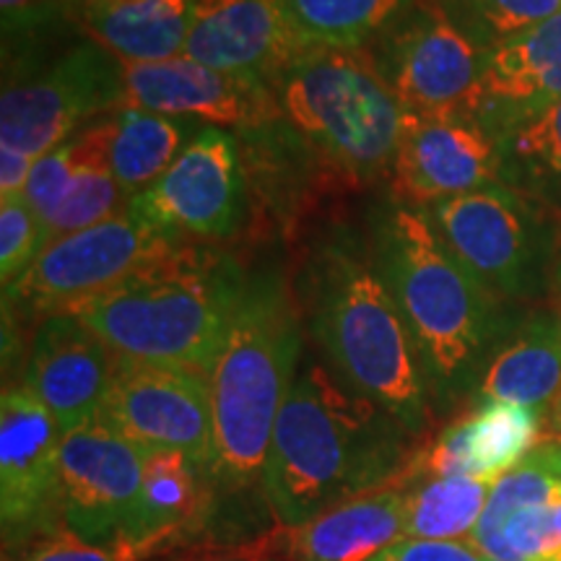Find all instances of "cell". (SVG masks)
<instances>
[{
    "mask_svg": "<svg viewBox=\"0 0 561 561\" xmlns=\"http://www.w3.org/2000/svg\"><path fill=\"white\" fill-rule=\"evenodd\" d=\"M42 252V227L24 198L0 201V280L13 289Z\"/></svg>",
    "mask_w": 561,
    "mask_h": 561,
    "instance_id": "obj_32",
    "label": "cell"
},
{
    "mask_svg": "<svg viewBox=\"0 0 561 561\" xmlns=\"http://www.w3.org/2000/svg\"><path fill=\"white\" fill-rule=\"evenodd\" d=\"M375 58L403 115H476L481 50L426 0L385 34Z\"/></svg>",
    "mask_w": 561,
    "mask_h": 561,
    "instance_id": "obj_12",
    "label": "cell"
},
{
    "mask_svg": "<svg viewBox=\"0 0 561 561\" xmlns=\"http://www.w3.org/2000/svg\"><path fill=\"white\" fill-rule=\"evenodd\" d=\"M403 486L405 538L458 541L471 538L494 483L466 476H411Z\"/></svg>",
    "mask_w": 561,
    "mask_h": 561,
    "instance_id": "obj_27",
    "label": "cell"
},
{
    "mask_svg": "<svg viewBox=\"0 0 561 561\" xmlns=\"http://www.w3.org/2000/svg\"><path fill=\"white\" fill-rule=\"evenodd\" d=\"M301 356V328L289 289L278 276L244 278L227 341L210 371L216 466L224 486L263 481L273 430Z\"/></svg>",
    "mask_w": 561,
    "mask_h": 561,
    "instance_id": "obj_4",
    "label": "cell"
},
{
    "mask_svg": "<svg viewBox=\"0 0 561 561\" xmlns=\"http://www.w3.org/2000/svg\"><path fill=\"white\" fill-rule=\"evenodd\" d=\"M479 50H491L515 34L557 16L559 0H426Z\"/></svg>",
    "mask_w": 561,
    "mask_h": 561,
    "instance_id": "obj_30",
    "label": "cell"
},
{
    "mask_svg": "<svg viewBox=\"0 0 561 561\" xmlns=\"http://www.w3.org/2000/svg\"><path fill=\"white\" fill-rule=\"evenodd\" d=\"M371 257L409 328L426 392L447 405L479 377L494 331V299L455 261L424 208L392 203L382 210Z\"/></svg>",
    "mask_w": 561,
    "mask_h": 561,
    "instance_id": "obj_2",
    "label": "cell"
},
{
    "mask_svg": "<svg viewBox=\"0 0 561 561\" xmlns=\"http://www.w3.org/2000/svg\"><path fill=\"white\" fill-rule=\"evenodd\" d=\"M130 198L117 185L110 167H81L62 198L45 224H42V250L50 248L62 237L104 224L123 210H128Z\"/></svg>",
    "mask_w": 561,
    "mask_h": 561,
    "instance_id": "obj_31",
    "label": "cell"
},
{
    "mask_svg": "<svg viewBox=\"0 0 561 561\" xmlns=\"http://www.w3.org/2000/svg\"><path fill=\"white\" fill-rule=\"evenodd\" d=\"M5 561H128L121 549H112V546H96L83 541L76 536L73 530H68L66 525L55 528L47 536L37 538L30 546H24L21 559Z\"/></svg>",
    "mask_w": 561,
    "mask_h": 561,
    "instance_id": "obj_34",
    "label": "cell"
},
{
    "mask_svg": "<svg viewBox=\"0 0 561 561\" xmlns=\"http://www.w3.org/2000/svg\"><path fill=\"white\" fill-rule=\"evenodd\" d=\"M284 121L354 180L390 174L403 107L369 47H312L276 87Z\"/></svg>",
    "mask_w": 561,
    "mask_h": 561,
    "instance_id": "obj_6",
    "label": "cell"
},
{
    "mask_svg": "<svg viewBox=\"0 0 561 561\" xmlns=\"http://www.w3.org/2000/svg\"><path fill=\"white\" fill-rule=\"evenodd\" d=\"M561 100V11L481 53L476 115L491 136Z\"/></svg>",
    "mask_w": 561,
    "mask_h": 561,
    "instance_id": "obj_19",
    "label": "cell"
},
{
    "mask_svg": "<svg viewBox=\"0 0 561 561\" xmlns=\"http://www.w3.org/2000/svg\"><path fill=\"white\" fill-rule=\"evenodd\" d=\"M551 286L557 291V297L561 301V219H559V231L557 240H553V255H551Z\"/></svg>",
    "mask_w": 561,
    "mask_h": 561,
    "instance_id": "obj_39",
    "label": "cell"
},
{
    "mask_svg": "<svg viewBox=\"0 0 561 561\" xmlns=\"http://www.w3.org/2000/svg\"><path fill=\"white\" fill-rule=\"evenodd\" d=\"M117 354L68 312L42 320L26 362V390L45 403L68 434L100 419Z\"/></svg>",
    "mask_w": 561,
    "mask_h": 561,
    "instance_id": "obj_18",
    "label": "cell"
},
{
    "mask_svg": "<svg viewBox=\"0 0 561 561\" xmlns=\"http://www.w3.org/2000/svg\"><path fill=\"white\" fill-rule=\"evenodd\" d=\"M543 416L515 403H483L453 421L419 453V476H466L496 483L538 447Z\"/></svg>",
    "mask_w": 561,
    "mask_h": 561,
    "instance_id": "obj_21",
    "label": "cell"
},
{
    "mask_svg": "<svg viewBox=\"0 0 561 561\" xmlns=\"http://www.w3.org/2000/svg\"><path fill=\"white\" fill-rule=\"evenodd\" d=\"M123 66L94 42H83L32 81L11 83L0 100V146L30 159L73 138L91 117L123 107Z\"/></svg>",
    "mask_w": 561,
    "mask_h": 561,
    "instance_id": "obj_9",
    "label": "cell"
},
{
    "mask_svg": "<svg viewBox=\"0 0 561 561\" xmlns=\"http://www.w3.org/2000/svg\"><path fill=\"white\" fill-rule=\"evenodd\" d=\"M455 261L479 280L491 299L536 291L551 271L553 244L546 242V216L502 182L424 208Z\"/></svg>",
    "mask_w": 561,
    "mask_h": 561,
    "instance_id": "obj_7",
    "label": "cell"
},
{
    "mask_svg": "<svg viewBox=\"0 0 561 561\" xmlns=\"http://www.w3.org/2000/svg\"><path fill=\"white\" fill-rule=\"evenodd\" d=\"M32 170L34 159L0 146V195H3V201L21 198V195H24Z\"/></svg>",
    "mask_w": 561,
    "mask_h": 561,
    "instance_id": "obj_37",
    "label": "cell"
},
{
    "mask_svg": "<svg viewBox=\"0 0 561 561\" xmlns=\"http://www.w3.org/2000/svg\"><path fill=\"white\" fill-rule=\"evenodd\" d=\"M312 333L343 385L398 421L411 437L432 421L416 348L375 257L341 244L312 268Z\"/></svg>",
    "mask_w": 561,
    "mask_h": 561,
    "instance_id": "obj_5",
    "label": "cell"
},
{
    "mask_svg": "<svg viewBox=\"0 0 561 561\" xmlns=\"http://www.w3.org/2000/svg\"><path fill=\"white\" fill-rule=\"evenodd\" d=\"M561 392V314H536L491 356L479 380L483 403L551 411Z\"/></svg>",
    "mask_w": 561,
    "mask_h": 561,
    "instance_id": "obj_24",
    "label": "cell"
},
{
    "mask_svg": "<svg viewBox=\"0 0 561 561\" xmlns=\"http://www.w3.org/2000/svg\"><path fill=\"white\" fill-rule=\"evenodd\" d=\"M174 244L178 240L159 234L123 210L115 219L62 237L42 250L26 276L3 291V297L11 294V301L50 318L112 289Z\"/></svg>",
    "mask_w": 561,
    "mask_h": 561,
    "instance_id": "obj_13",
    "label": "cell"
},
{
    "mask_svg": "<svg viewBox=\"0 0 561 561\" xmlns=\"http://www.w3.org/2000/svg\"><path fill=\"white\" fill-rule=\"evenodd\" d=\"M546 426H549L551 439L553 442H561V392H559L557 401H553L551 411L546 413Z\"/></svg>",
    "mask_w": 561,
    "mask_h": 561,
    "instance_id": "obj_40",
    "label": "cell"
},
{
    "mask_svg": "<svg viewBox=\"0 0 561 561\" xmlns=\"http://www.w3.org/2000/svg\"><path fill=\"white\" fill-rule=\"evenodd\" d=\"M242 206L244 174L237 138L206 125L164 178L130 198L128 214L178 242L185 237L221 240L240 227Z\"/></svg>",
    "mask_w": 561,
    "mask_h": 561,
    "instance_id": "obj_11",
    "label": "cell"
},
{
    "mask_svg": "<svg viewBox=\"0 0 561 561\" xmlns=\"http://www.w3.org/2000/svg\"><path fill=\"white\" fill-rule=\"evenodd\" d=\"M100 419L138 447L182 453L214 476V398L203 371L117 354Z\"/></svg>",
    "mask_w": 561,
    "mask_h": 561,
    "instance_id": "obj_8",
    "label": "cell"
},
{
    "mask_svg": "<svg viewBox=\"0 0 561 561\" xmlns=\"http://www.w3.org/2000/svg\"><path fill=\"white\" fill-rule=\"evenodd\" d=\"M500 182L561 219V100L496 136Z\"/></svg>",
    "mask_w": 561,
    "mask_h": 561,
    "instance_id": "obj_26",
    "label": "cell"
},
{
    "mask_svg": "<svg viewBox=\"0 0 561 561\" xmlns=\"http://www.w3.org/2000/svg\"><path fill=\"white\" fill-rule=\"evenodd\" d=\"M559 3H561V0H559Z\"/></svg>",
    "mask_w": 561,
    "mask_h": 561,
    "instance_id": "obj_43",
    "label": "cell"
},
{
    "mask_svg": "<svg viewBox=\"0 0 561 561\" xmlns=\"http://www.w3.org/2000/svg\"><path fill=\"white\" fill-rule=\"evenodd\" d=\"M297 37L310 47H364L385 37L413 0H280Z\"/></svg>",
    "mask_w": 561,
    "mask_h": 561,
    "instance_id": "obj_29",
    "label": "cell"
},
{
    "mask_svg": "<svg viewBox=\"0 0 561 561\" xmlns=\"http://www.w3.org/2000/svg\"><path fill=\"white\" fill-rule=\"evenodd\" d=\"M58 481L66 528L128 559L144 502V447L94 419L62 434Z\"/></svg>",
    "mask_w": 561,
    "mask_h": 561,
    "instance_id": "obj_10",
    "label": "cell"
},
{
    "mask_svg": "<svg viewBox=\"0 0 561 561\" xmlns=\"http://www.w3.org/2000/svg\"><path fill=\"white\" fill-rule=\"evenodd\" d=\"M401 538L405 500L403 486L396 483L343 502L310 523L284 525L263 543L284 561H369Z\"/></svg>",
    "mask_w": 561,
    "mask_h": 561,
    "instance_id": "obj_22",
    "label": "cell"
},
{
    "mask_svg": "<svg viewBox=\"0 0 561 561\" xmlns=\"http://www.w3.org/2000/svg\"><path fill=\"white\" fill-rule=\"evenodd\" d=\"M244 278L203 250L174 244L68 314L128 359L210 371L227 341Z\"/></svg>",
    "mask_w": 561,
    "mask_h": 561,
    "instance_id": "obj_3",
    "label": "cell"
},
{
    "mask_svg": "<svg viewBox=\"0 0 561 561\" xmlns=\"http://www.w3.org/2000/svg\"><path fill=\"white\" fill-rule=\"evenodd\" d=\"M62 432L39 398L5 388L0 398V525L16 551L60 528L58 455Z\"/></svg>",
    "mask_w": 561,
    "mask_h": 561,
    "instance_id": "obj_14",
    "label": "cell"
},
{
    "mask_svg": "<svg viewBox=\"0 0 561 561\" xmlns=\"http://www.w3.org/2000/svg\"><path fill=\"white\" fill-rule=\"evenodd\" d=\"M130 3V0H81V5H121Z\"/></svg>",
    "mask_w": 561,
    "mask_h": 561,
    "instance_id": "obj_42",
    "label": "cell"
},
{
    "mask_svg": "<svg viewBox=\"0 0 561 561\" xmlns=\"http://www.w3.org/2000/svg\"><path fill=\"white\" fill-rule=\"evenodd\" d=\"M310 50L280 0H193L182 58L276 89Z\"/></svg>",
    "mask_w": 561,
    "mask_h": 561,
    "instance_id": "obj_17",
    "label": "cell"
},
{
    "mask_svg": "<svg viewBox=\"0 0 561 561\" xmlns=\"http://www.w3.org/2000/svg\"><path fill=\"white\" fill-rule=\"evenodd\" d=\"M201 561H284V559H271V557H216V559H201Z\"/></svg>",
    "mask_w": 561,
    "mask_h": 561,
    "instance_id": "obj_41",
    "label": "cell"
},
{
    "mask_svg": "<svg viewBox=\"0 0 561 561\" xmlns=\"http://www.w3.org/2000/svg\"><path fill=\"white\" fill-rule=\"evenodd\" d=\"M76 172H79V161H76L73 144H70V140L34 161V170L21 198H24L26 206L34 210L39 227L45 224L47 216L53 214L55 206L66 198Z\"/></svg>",
    "mask_w": 561,
    "mask_h": 561,
    "instance_id": "obj_33",
    "label": "cell"
},
{
    "mask_svg": "<svg viewBox=\"0 0 561 561\" xmlns=\"http://www.w3.org/2000/svg\"><path fill=\"white\" fill-rule=\"evenodd\" d=\"M5 39L26 37L50 24L60 11V0H0Z\"/></svg>",
    "mask_w": 561,
    "mask_h": 561,
    "instance_id": "obj_36",
    "label": "cell"
},
{
    "mask_svg": "<svg viewBox=\"0 0 561 561\" xmlns=\"http://www.w3.org/2000/svg\"><path fill=\"white\" fill-rule=\"evenodd\" d=\"M208 479L187 455L144 447V502L128 559L153 553L161 543L178 541L206 520L210 507Z\"/></svg>",
    "mask_w": 561,
    "mask_h": 561,
    "instance_id": "obj_23",
    "label": "cell"
},
{
    "mask_svg": "<svg viewBox=\"0 0 561 561\" xmlns=\"http://www.w3.org/2000/svg\"><path fill=\"white\" fill-rule=\"evenodd\" d=\"M369 561H494L471 541H419V538H405V541L392 543L390 549L377 553Z\"/></svg>",
    "mask_w": 561,
    "mask_h": 561,
    "instance_id": "obj_35",
    "label": "cell"
},
{
    "mask_svg": "<svg viewBox=\"0 0 561 561\" xmlns=\"http://www.w3.org/2000/svg\"><path fill=\"white\" fill-rule=\"evenodd\" d=\"M121 66L125 81L123 110L203 121L224 130H261L284 121L273 87L237 79L182 55L153 62L121 60Z\"/></svg>",
    "mask_w": 561,
    "mask_h": 561,
    "instance_id": "obj_16",
    "label": "cell"
},
{
    "mask_svg": "<svg viewBox=\"0 0 561 561\" xmlns=\"http://www.w3.org/2000/svg\"><path fill=\"white\" fill-rule=\"evenodd\" d=\"M388 178L392 203L430 208L500 182V146L476 115H403Z\"/></svg>",
    "mask_w": 561,
    "mask_h": 561,
    "instance_id": "obj_15",
    "label": "cell"
},
{
    "mask_svg": "<svg viewBox=\"0 0 561 561\" xmlns=\"http://www.w3.org/2000/svg\"><path fill=\"white\" fill-rule=\"evenodd\" d=\"M411 434L318 362L297 371L280 405L263 494L280 525L403 481Z\"/></svg>",
    "mask_w": 561,
    "mask_h": 561,
    "instance_id": "obj_1",
    "label": "cell"
},
{
    "mask_svg": "<svg viewBox=\"0 0 561 561\" xmlns=\"http://www.w3.org/2000/svg\"><path fill=\"white\" fill-rule=\"evenodd\" d=\"M538 447H541L543 458H546V462H549V468H551V473H553V481H557L559 494H561V442L546 439Z\"/></svg>",
    "mask_w": 561,
    "mask_h": 561,
    "instance_id": "obj_38",
    "label": "cell"
},
{
    "mask_svg": "<svg viewBox=\"0 0 561 561\" xmlns=\"http://www.w3.org/2000/svg\"><path fill=\"white\" fill-rule=\"evenodd\" d=\"M191 121L157 115V112L125 107L117 115V130L112 140L110 170L128 198H136L146 187L161 180L174 159L182 153Z\"/></svg>",
    "mask_w": 561,
    "mask_h": 561,
    "instance_id": "obj_28",
    "label": "cell"
},
{
    "mask_svg": "<svg viewBox=\"0 0 561 561\" xmlns=\"http://www.w3.org/2000/svg\"><path fill=\"white\" fill-rule=\"evenodd\" d=\"M559 486L536 447L515 471L491 486L471 543L494 561H561V538L551 530Z\"/></svg>",
    "mask_w": 561,
    "mask_h": 561,
    "instance_id": "obj_20",
    "label": "cell"
},
{
    "mask_svg": "<svg viewBox=\"0 0 561 561\" xmlns=\"http://www.w3.org/2000/svg\"><path fill=\"white\" fill-rule=\"evenodd\" d=\"M193 0H130L81 5V26L94 45L133 62L180 58L191 30Z\"/></svg>",
    "mask_w": 561,
    "mask_h": 561,
    "instance_id": "obj_25",
    "label": "cell"
}]
</instances>
